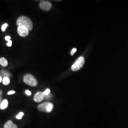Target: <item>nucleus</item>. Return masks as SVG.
<instances>
[{"label": "nucleus", "mask_w": 128, "mask_h": 128, "mask_svg": "<svg viewBox=\"0 0 128 128\" xmlns=\"http://www.w3.org/2000/svg\"><path fill=\"white\" fill-rule=\"evenodd\" d=\"M17 25L26 28L28 30H32L33 25L32 20L27 16H20L17 20Z\"/></svg>", "instance_id": "nucleus-1"}, {"label": "nucleus", "mask_w": 128, "mask_h": 128, "mask_svg": "<svg viewBox=\"0 0 128 128\" xmlns=\"http://www.w3.org/2000/svg\"><path fill=\"white\" fill-rule=\"evenodd\" d=\"M23 81L26 84L31 86H36L38 84L36 78L31 74H25L23 77Z\"/></svg>", "instance_id": "nucleus-2"}, {"label": "nucleus", "mask_w": 128, "mask_h": 128, "mask_svg": "<svg viewBox=\"0 0 128 128\" xmlns=\"http://www.w3.org/2000/svg\"><path fill=\"white\" fill-rule=\"evenodd\" d=\"M53 104L50 102H44L38 106V109L41 112H50L53 108Z\"/></svg>", "instance_id": "nucleus-3"}, {"label": "nucleus", "mask_w": 128, "mask_h": 128, "mask_svg": "<svg viewBox=\"0 0 128 128\" xmlns=\"http://www.w3.org/2000/svg\"><path fill=\"white\" fill-rule=\"evenodd\" d=\"M85 60L83 56L78 58L71 66V69L73 71H76L81 68L84 64Z\"/></svg>", "instance_id": "nucleus-4"}, {"label": "nucleus", "mask_w": 128, "mask_h": 128, "mask_svg": "<svg viewBox=\"0 0 128 128\" xmlns=\"http://www.w3.org/2000/svg\"><path fill=\"white\" fill-rule=\"evenodd\" d=\"M40 7L41 9L44 10L48 11L52 8V4L50 2L48 1L43 0L40 2Z\"/></svg>", "instance_id": "nucleus-5"}, {"label": "nucleus", "mask_w": 128, "mask_h": 128, "mask_svg": "<svg viewBox=\"0 0 128 128\" xmlns=\"http://www.w3.org/2000/svg\"><path fill=\"white\" fill-rule=\"evenodd\" d=\"M17 32L18 35L21 37H25L28 35V30L27 28L24 26H20L17 28Z\"/></svg>", "instance_id": "nucleus-6"}, {"label": "nucleus", "mask_w": 128, "mask_h": 128, "mask_svg": "<svg viewBox=\"0 0 128 128\" xmlns=\"http://www.w3.org/2000/svg\"><path fill=\"white\" fill-rule=\"evenodd\" d=\"M45 98V95L43 92H38L34 96V101L36 102H40L43 101Z\"/></svg>", "instance_id": "nucleus-7"}, {"label": "nucleus", "mask_w": 128, "mask_h": 128, "mask_svg": "<svg viewBox=\"0 0 128 128\" xmlns=\"http://www.w3.org/2000/svg\"><path fill=\"white\" fill-rule=\"evenodd\" d=\"M4 128H18V126L17 125L13 123V122L10 120H9L7 122H6L4 125Z\"/></svg>", "instance_id": "nucleus-8"}, {"label": "nucleus", "mask_w": 128, "mask_h": 128, "mask_svg": "<svg viewBox=\"0 0 128 128\" xmlns=\"http://www.w3.org/2000/svg\"><path fill=\"white\" fill-rule=\"evenodd\" d=\"M8 101L7 100L5 99L2 101L0 106V108L2 110H4L8 107Z\"/></svg>", "instance_id": "nucleus-9"}, {"label": "nucleus", "mask_w": 128, "mask_h": 128, "mask_svg": "<svg viewBox=\"0 0 128 128\" xmlns=\"http://www.w3.org/2000/svg\"><path fill=\"white\" fill-rule=\"evenodd\" d=\"M0 64L2 66H6L8 65V61L4 58H0Z\"/></svg>", "instance_id": "nucleus-10"}, {"label": "nucleus", "mask_w": 128, "mask_h": 128, "mask_svg": "<svg viewBox=\"0 0 128 128\" xmlns=\"http://www.w3.org/2000/svg\"><path fill=\"white\" fill-rule=\"evenodd\" d=\"M10 80L8 76H5L2 79V83L5 86H7L9 84Z\"/></svg>", "instance_id": "nucleus-11"}, {"label": "nucleus", "mask_w": 128, "mask_h": 128, "mask_svg": "<svg viewBox=\"0 0 128 128\" xmlns=\"http://www.w3.org/2000/svg\"><path fill=\"white\" fill-rule=\"evenodd\" d=\"M50 89L49 88H48V89H46L45 91L43 92V94L45 95V96H46L49 95L50 94Z\"/></svg>", "instance_id": "nucleus-12"}, {"label": "nucleus", "mask_w": 128, "mask_h": 128, "mask_svg": "<svg viewBox=\"0 0 128 128\" xmlns=\"http://www.w3.org/2000/svg\"><path fill=\"white\" fill-rule=\"evenodd\" d=\"M23 115H24V113L23 112H20L19 114L16 116V118L18 120H20L22 118Z\"/></svg>", "instance_id": "nucleus-13"}, {"label": "nucleus", "mask_w": 128, "mask_h": 128, "mask_svg": "<svg viewBox=\"0 0 128 128\" xmlns=\"http://www.w3.org/2000/svg\"><path fill=\"white\" fill-rule=\"evenodd\" d=\"M8 26V24L7 23H5L4 25H2V32H5L6 28Z\"/></svg>", "instance_id": "nucleus-14"}, {"label": "nucleus", "mask_w": 128, "mask_h": 128, "mask_svg": "<svg viewBox=\"0 0 128 128\" xmlns=\"http://www.w3.org/2000/svg\"><path fill=\"white\" fill-rule=\"evenodd\" d=\"M77 51V49L76 48H73L72 49V50H71V56H73L74 54L76 52V51Z\"/></svg>", "instance_id": "nucleus-15"}, {"label": "nucleus", "mask_w": 128, "mask_h": 128, "mask_svg": "<svg viewBox=\"0 0 128 128\" xmlns=\"http://www.w3.org/2000/svg\"><path fill=\"white\" fill-rule=\"evenodd\" d=\"M2 91L0 90V104L2 102Z\"/></svg>", "instance_id": "nucleus-16"}, {"label": "nucleus", "mask_w": 128, "mask_h": 128, "mask_svg": "<svg viewBox=\"0 0 128 128\" xmlns=\"http://www.w3.org/2000/svg\"><path fill=\"white\" fill-rule=\"evenodd\" d=\"M25 92H26V94L27 96H30L32 95V92L30 91H29V90H27L25 91Z\"/></svg>", "instance_id": "nucleus-17"}, {"label": "nucleus", "mask_w": 128, "mask_h": 128, "mask_svg": "<svg viewBox=\"0 0 128 128\" xmlns=\"http://www.w3.org/2000/svg\"><path fill=\"white\" fill-rule=\"evenodd\" d=\"M7 45L8 46H12V40H10L9 41H8Z\"/></svg>", "instance_id": "nucleus-18"}, {"label": "nucleus", "mask_w": 128, "mask_h": 128, "mask_svg": "<svg viewBox=\"0 0 128 128\" xmlns=\"http://www.w3.org/2000/svg\"><path fill=\"white\" fill-rule=\"evenodd\" d=\"M15 93V92L14 91H9L8 92V95L13 94H14Z\"/></svg>", "instance_id": "nucleus-19"}, {"label": "nucleus", "mask_w": 128, "mask_h": 128, "mask_svg": "<svg viewBox=\"0 0 128 128\" xmlns=\"http://www.w3.org/2000/svg\"><path fill=\"white\" fill-rule=\"evenodd\" d=\"M5 39L6 40L9 41L10 40V36H6V37H5Z\"/></svg>", "instance_id": "nucleus-20"}, {"label": "nucleus", "mask_w": 128, "mask_h": 128, "mask_svg": "<svg viewBox=\"0 0 128 128\" xmlns=\"http://www.w3.org/2000/svg\"><path fill=\"white\" fill-rule=\"evenodd\" d=\"M2 81V78L0 76V82H1Z\"/></svg>", "instance_id": "nucleus-21"}]
</instances>
